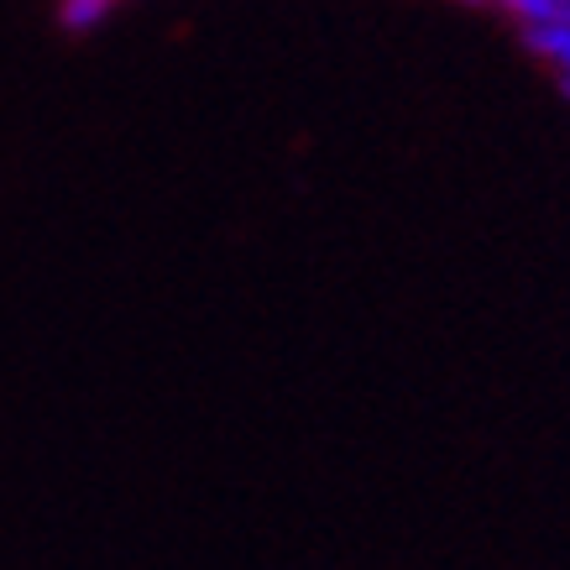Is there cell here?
I'll use <instances>...</instances> for the list:
<instances>
[{
	"instance_id": "cell-1",
	"label": "cell",
	"mask_w": 570,
	"mask_h": 570,
	"mask_svg": "<svg viewBox=\"0 0 570 570\" xmlns=\"http://www.w3.org/2000/svg\"><path fill=\"white\" fill-rule=\"evenodd\" d=\"M523 42L534 58H544L554 73H560V89L570 95V11L566 17H550V21H534V27H519Z\"/></svg>"
},
{
	"instance_id": "cell-2",
	"label": "cell",
	"mask_w": 570,
	"mask_h": 570,
	"mask_svg": "<svg viewBox=\"0 0 570 570\" xmlns=\"http://www.w3.org/2000/svg\"><path fill=\"white\" fill-rule=\"evenodd\" d=\"M110 11H116V0H58V21H63V32H73V37L100 32Z\"/></svg>"
},
{
	"instance_id": "cell-3",
	"label": "cell",
	"mask_w": 570,
	"mask_h": 570,
	"mask_svg": "<svg viewBox=\"0 0 570 570\" xmlns=\"http://www.w3.org/2000/svg\"><path fill=\"white\" fill-rule=\"evenodd\" d=\"M492 6H502L519 27H534V21H550V17H566L570 11V0H492Z\"/></svg>"
},
{
	"instance_id": "cell-4",
	"label": "cell",
	"mask_w": 570,
	"mask_h": 570,
	"mask_svg": "<svg viewBox=\"0 0 570 570\" xmlns=\"http://www.w3.org/2000/svg\"><path fill=\"white\" fill-rule=\"evenodd\" d=\"M455 6H482V0H455Z\"/></svg>"
}]
</instances>
